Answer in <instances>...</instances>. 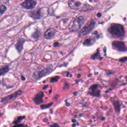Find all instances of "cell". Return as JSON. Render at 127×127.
Listing matches in <instances>:
<instances>
[{"label":"cell","mask_w":127,"mask_h":127,"mask_svg":"<svg viewBox=\"0 0 127 127\" xmlns=\"http://www.w3.org/2000/svg\"><path fill=\"white\" fill-rule=\"evenodd\" d=\"M108 31L113 36L116 38H123L125 35L124 28L119 24H112L108 28Z\"/></svg>","instance_id":"6da1fadb"},{"label":"cell","mask_w":127,"mask_h":127,"mask_svg":"<svg viewBox=\"0 0 127 127\" xmlns=\"http://www.w3.org/2000/svg\"><path fill=\"white\" fill-rule=\"evenodd\" d=\"M69 5L72 9L79 11H86L91 9L90 6L87 4H83L78 0H71L69 3Z\"/></svg>","instance_id":"7a4b0ae2"},{"label":"cell","mask_w":127,"mask_h":127,"mask_svg":"<svg viewBox=\"0 0 127 127\" xmlns=\"http://www.w3.org/2000/svg\"><path fill=\"white\" fill-rule=\"evenodd\" d=\"M53 65H49L41 71H37L34 72L33 74V77L36 80H39L50 74L53 71Z\"/></svg>","instance_id":"3957f363"},{"label":"cell","mask_w":127,"mask_h":127,"mask_svg":"<svg viewBox=\"0 0 127 127\" xmlns=\"http://www.w3.org/2000/svg\"><path fill=\"white\" fill-rule=\"evenodd\" d=\"M95 25V22L94 20L92 19L89 21L80 31L79 36L81 37L82 35H86L90 33L94 28Z\"/></svg>","instance_id":"277c9868"},{"label":"cell","mask_w":127,"mask_h":127,"mask_svg":"<svg viewBox=\"0 0 127 127\" xmlns=\"http://www.w3.org/2000/svg\"><path fill=\"white\" fill-rule=\"evenodd\" d=\"M84 22V19L82 16L78 17L74 20L70 30L72 31H77L80 29Z\"/></svg>","instance_id":"5b68a950"},{"label":"cell","mask_w":127,"mask_h":127,"mask_svg":"<svg viewBox=\"0 0 127 127\" xmlns=\"http://www.w3.org/2000/svg\"><path fill=\"white\" fill-rule=\"evenodd\" d=\"M113 48L121 52H126L127 47L125 43L121 41H114L112 43Z\"/></svg>","instance_id":"8992f818"},{"label":"cell","mask_w":127,"mask_h":127,"mask_svg":"<svg viewBox=\"0 0 127 127\" xmlns=\"http://www.w3.org/2000/svg\"><path fill=\"white\" fill-rule=\"evenodd\" d=\"M23 93V91L21 89H19L18 91H16L15 92L8 96L3 98H1V102L2 103L4 104L7 103V102L10 100L16 98L18 96L21 95Z\"/></svg>","instance_id":"52a82bcc"},{"label":"cell","mask_w":127,"mask_h":127,"mask_svg":"<svg viewBox=\"0 0 127 127\" xmlns=\"http://www.w3.org/2000/svg\"><path fill=\"white\" fill-rule=\"evenodd\" d=\"M29 15L32 18L35 20H37L42 18L44 15V13L42 11L41 9H39L29 12Z\"/></svg>","instance_id":"ba28073f"},{"label":"cell","mask_w":127,"mask_h":127,"mask_svg":"<svg viewBox=\"0 0 127 127\" xmlns=\"http://www.w3.org/2000/svg\"><path fill=\"white\" fill-rule=\"evenodd\" d=\"M37 2L34 0H25L21 4V6L27 9H32L35 8Z\"/></svg>","instance_id":"9c48e42d"},{"label":"cell","mask_w":127,"mask_h":127,"mask_svg":"<svg viewBox=\"0 0 127 127\" xmlns=\"http://www.w3.org/2000/svg\"><path fill=\"white\" fill-rule=\"evenodd\" d=\"M44 96V92L42 91H40L36 94L33 99L34 103L36 105H39L43 103V98Z\"/></svg>","instance_id":"30bf717a"},{"label":"cell","mask_w":127,"mask_h":127,"mask_svg":"<svg viewBox=\"0 0 127 127\" xmlns=\"http://www.w3.org/2000/svg\"><path fill=\"white\" fill-rule=\"evenodd\" d=\"M25 40L24 38H21L18 40L15 45V48L19 53L20 54L23 49V45Z\"/></svg>","instance_id":"8fae6325"},{"label":"cell","mask_w":127,"mask_h":127,"mask_svg":"<svg viewBox=\"0 0 127 127\" xmlns=\"http://www.w3.org/2000/svg\"><path fill=\"white\" fill-rule=\"evenodd\" d=\"M56 30L54 28H50L47 30L45 33L44 37L47 39H50L55 36Z\"/></svg>","instance_id":"7c38bea8"},{"label":"cell","mask_w":127,"mask_h":127,"mask_svg":"<svg viewBox=\"0 0 127 127\" xmlns=\"http://www.w3.org/2000/svg\"><path fill=\"white\" fill-rule=\"evenodd\" d=\"M10 71L9 65H4L0 68V77L4 75Z\"/></svg>","instance_id":"4fadbf2b"},{"label":"cell","mask_w":127,"mask_h":127,"mask_svg":"<svg viewBox=\"0 0 127 127\" xmlns=\"http://www.w3.org/2000/svg\"><path fill=\"white\" fill-rule=\"evenodd\" d=\"M113 104L114 106L116 112L119 114L121 110V105L119 101H113Z\"/></svg>","instance_id":"5bb4252c"},{"label":"cell","mask_w":127,"mask_h":127,"mask_svg":"<svg viewBox=\"0 0 127 127\" xmlns=\"http://www.w3.org/2000/svg\"><path fill=\"white\" fill-rule=\"evenodd\" d=\"M97 89H91V91L90 92V94L94 97H100L101 91L100 90H99Z\"/></svg>","instance_id":"9a60e30c"},{"label":"cell","mask_w":127,"mask_h":127,"mask_svg":"<svg viewBox=\"0 0 127 127\" xmlns=\"http://www.w3.org/2000/svg\"><path fill=\"white\" fill-rule=\"evenodd\" d=\"M91 58L92 59L94 60L98 59H99L100 60H101L103 59V58L101 57L100 55V51L98 49L96 53L92 55Z\"/></svg>","instance_id":"2e32d148"},{"label":"cell","mask_w":127,"mask_h":127,"mask_svg":"<svg viewBox=\"0 0 127 127\" xmlns=\"http://www.w3.org/2000/svg\"><path fill=\"white\" fill-rule=\"evenodd\" d=\"M94 41H93V39L92 38H88V39H86L83 42V44L85 46H90L92 45L93 44Z\"/></svg>","instance_id":"e0dca14e"},{"label":"cell","mask_w":127,"mask_h":127,"mask_svg":"<svg viewBox=\"0 0 127 127\" xmlns=\"http://www.w3.org/2000/svg\"><path fill=\"white\" fill-rule=\"evenodd\" d=\"M25 118H26V117L25 116H19L13 122L12 124L14 125L18 124L21 122L22 121L25 119Z\"/></svg>","instance_id":"ac0fdd59"},{"label":"cell","mask_w":127,"mask_h":127,"mask_svg":"<svg viewBox=\"0 0 127 127\" xmlns=\"http://www.w3.org/2000/svg\"><path fill=\"white\" fill-rule=\"evenodd\" d=\"M40 33V31H39L38 30H37L35 33L33 34L32 35V37L35 39H38L39 37V35Z\"/></svg>","instance_id":"d6986e66"},{"label":"cell","mask_w":127,"mask_h":127,"mask_svg":"<svg viewBox=\"0 0 127 127\" xmlns=\"http://www.w3.org/2000/svg\"><path fill=\"white\" fill-rule=\"evenodd\" d=\"M7 8L4 5H1L0 7V15H2L6 10Z\"/></svg>","instance_id":"ffe728a7"},{"label":"cell","mask_w":127,"mask_h":127,"mask_svg":"<svg viewBox=\"0 0 127 127\" xmlns=\"http://www.w3.org/2000/svg\"><path fill=\"white\" fill-rule=\"evenodd\" d=\"M53 104V103H50L48 104H43L41 106V108L42 109H48L49 107H50Z\"/></svg>","instance_id":"44dd1931"},{"label":"cell","mask_w":127,"mask_h":127,"mask_svg":"<svg viewBox=\"0 0 127 127\" xmlns=\"http://www.w3.org/2000/svg\"><path fill=\"white\" fill-rule=\"evenodd\" d=\"M60 78V77H59V76H56L55 77H54L52 78H51V83H56V82H57V81L59 80Z\"/></svg>","instance_id":"7402d4cb"},{"label":"cell","mask_w":127,"mask_h":127,"mask_svg":"<svg viewBox=\"0 0 127 127\" xmlns=\"http://www.w3.org/2000/svg\"><path fill=\"white\" fill-rule=\"evenodd\" d=\"M119 62L122 63H124L125 62H127V57H122L119 59Z\"/></svg>","instance_id":"603a6c76"},{"label":"cell","mask_w":127,"mask_h":127,"mask_svg":"<svg viewBox=\"0 0 127 127\" xmlns=\"http://www.w3.org/2000/svg\"><path fill=\"white\" fill-rule=\"evenodd\" d=\"M98 85L97 84H94V85H93L91 86H90V89L91 90V89L98 88Z\"/></svg>","instance_id":"cb8c5ba5"},{"label":"cell","mask_w":127,"mask_h":127,"mask_svg":"<svg viewBox=\"0 0 127 127\" xmlns=\"http://www.w3.org/2000/svg\"><path fill=\"white\" fill-rule=\"evenodd\" d=\"M106 73L107 76H109V75H111L115 73L114 71H106Z\"/></svg>","instance_id":"d4e9b609"},{"label":"cell","mask_w":127,"mask_h":127,"mask_svg":"<svg viewBox=\"0 0 127 127\" xmlns=\"http://www.w3.org/2000/svg\"><path fill=\"white\" fill-rule=\"evenodd\" d=\"M13 127H27V125H25L23 124H18L16 125L13 126Z\"/></svg>","instance_id":"484cf974"},{"label":"cell","mask_w":127,"mask_h":127,"mask_svg":"<svg viewBox=\"0 0 127 127\" xmlns=\"http://www.w3.org/2000/svg\"><path fill=\"white\" fill-rule=\"evenodd\" d=\"M59 42H55L53 44V46L54 47H57L59 46Z\"/></svg>","instance_id":"4316f807"},{"label":"cell","mask_w":127,"mask_h":127,"mask_svg":"<svg viewBox=\"0 0 127 127\" xmlns=\"http://www.w3.org/2000/svg\"><path fill=\"white\" fill-rule=\"evenodd\" d=\"M69 88V84H68V83H65V85H64V89H65L68 88Z\"/></svg>","instance_id":"83f0119b"},{"label":"cell","mask_w":127,"mask_h":127,"mask_svg":"<svg viewBox=\"0 0 127 127\" xmlns=\"http://www.w3.org/2000/svg\"><path fill=\"white\" fill-rule=\"evenodd\" d=\"M51 127H60L59 125L57 124H53V125H51L50 126Z\"/></svg>","instance_id":"f1b7e54d"},{"label":"cell","mask_w":127,"mask_h":127,"mask_svg":"<svg viewBox=\"0 0 127 127\" xmlns=\"http://www.w3.org/2000/svg\"><path fill=\"white\" fill-rule=\"evenodd\" d=\"M21 78L22 80L23 81H24L26 80V78L23 75H22Z\"/></svg>","instance_id":"f546056e"},{"label":"cell","mask_w":127,"mask_h":127,"mask_svg":"<svg viewBox=\"0 0 127 127\" xmlns=\"http://www.w3.org/2000/svg\"><path fill=\"white\" fill-rule=\"evenodd\" d=\"M65 105H66V106H67V107H69V106H70V104H69V103H67V102H66Z\"/></svg>","instance_id":"4dcf8cb0"},{"label":"cell","mask_w":127,"mask_h":127,"mask_svg":"<svg viewBox=\"0 0 127 127\" xmlns=\"http://www.w3.org/2000/svg\"><path fill=\"white\" fill-rule=\"evenodd\" d=\"M48 87V85L45 86H44V88H43V89H46Z\"/></svg>","instance_id":"1f68e13d"},{"label":"cell","mask_w":127,"mask_h":127,"mask_svg":"<svg viewBox=\"0 0 127 127\" xmlns=\"http://www.w3.org/2000/svg\"><path fill=\"white\" fill-rule=\"evenodd\" d=\"M97 16L98 17H100V16H101V14L100 13H98L97 14Z\"/></svg>","instance_id":"d6a6232c"},{"label":"cell","mask_w":127,"mask_h":127,"mask_svg":"<svg viewBox=\"0 0 127 127\" xmlns=\"http://www.w3.org/2000/svg\"><path fill=\"white\" fill-rule=\"evenodd\" d=\"M73 94H74V95H75V96H77V92H74Z\"/></svg>","instance_id":"836d02e7"},{"label":"cell","mask_w":127,"mask_h":127,"mask_svg":"<svg viewBox=\"0 0 127 127\" xmlns=\"http://www.w3.org/2000/svg\"><path fill=\"white\" fill-rule=\"evenodd\" d=\"M72 121L73 123H75V122H76V120H75V119H73V120H72Z\"/></svg>","instance_id":"e575fe53"},{"label":"cell","mask_w":127,"mask_h":127,"mask_svg":"<svg viewBox=\"0 0 127 127\" xmlns=\"http://www.w3.org/2000/svg\"><path fill=\"white\" fill-rule=\"evenodd\" d=\"M92 74H89L88 75V77H92Z\"/></svg>","instance_id":"d590c367"},{"label":"cell","mask_w":127,"mask_h":127,"mask_svg":"<svg viewBox=\"0 0 127 127\" xmlns=\"http://www.w3.org/2000/svg\"><path fill=\"white\" fill-rule=\"evenodd\" d=\"M81 77V75L80 74H78V78H80Z\"/></svg>","instance_id":"8d00e7d4"},{"label":"cell","mask_w":127,"mask_h":127,"mask_svg":"<svg viewBox=\"0 0 127 127\" xmlns=\"http://www.w3.org/2000/svg\"><path fill=\"white\" fill-rule=\"evenodd\" d=\"M3 113H0V117L1 116L3 115Z\"/></svg>","instance_id":"74e56055"},{"label":"cell","mask_w":127,"mask_h":127,"mask_svg":"<svg viewBox=\"0 0 127 127\" xmlns=\"http://www.w3.org/2000/svg\"><path fill=\"white\" fill-rule=\"evenodd\" d=\"M75 126H76V125H75V124H74V125H72V126L73 127H75Z\"/></svg>","instance_id":"f35d334b"},{"label":"cell","mask_w":127,"mask_h":127,"mask_svg":"<svg viewBox=\"0 0 127 127\" xmlns=\"http://www.w3.org/2000/svg\"><path fill=\"white\" fill-rule=\"evenodd\" d=\"M51 90H50V93H51Z\"/></svg>","instance_id":"ab89813d"},{"label":"cell","mask_w":127,"mask_h":127,"mask_svg":"<svg viewBox=\"0 0 127 127\" xmlns=\"http://www.w3.org/2000/svg\"></svg>","instance_id":"60d3db41"},{"label":"cell","mask_w":127,"mask_h":127,"mask_svg":"<svg viewBox=\"0 0 127 127\" xmlns=\"http://www.w3.org/2000/svg\"></svg>","instance_id":"b9f144b4"},{"label":"cell","mask_w":127,"mask_h":127,"mask_svg":"<svg viewBox=\"0 0 127 127\" xmlns=\"http://www.w3.org/2000/svg\"><path fill=\"white\" fill-rule=\"evenodd\" d=\"M1 0H0V1Z\"/></svg>","instance_id":"7bdbcfd3"}]
</instances>
